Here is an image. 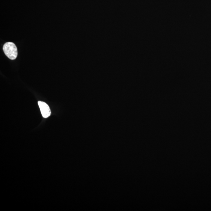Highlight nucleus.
<instances>
[{"label":"nucleus","instance_id":"obj_2","mask_svg":"<svg viewBox=\"0 0 211 211\" xmlns=\"http://www.w3.org/2000/svg\"><path fill=\"white\" fill-rule=\"evenodd\" d=\"M38 105L42 116L45 118H48L51 115V111L49 107L46 102L39 101Z\"/></svg>","mask_w":211,"mask_h":211},{"label":"nucleus","instance_id":"obj_1","mask_svg":"<svg viewBox=\"0 0 211 211\" xmlns=\"http://www.w3.org/2000/svg\"><path fill=\"white\" fill-rule=\"evenodd\" d=\"M3 50L7 58L11 60H14L17 58V47L13 42H7L4 44Z\"/></svg>","mask_w":211,"mask_h":211}]
</instances>
